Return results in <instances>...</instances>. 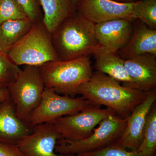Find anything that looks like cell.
Instances as JSON below:
<instances>
[{
  "label": "cell",
  "instance_id": "1",
  "mask_svg": "<svg viewBox=\"0 0 156 156\" xmlns=\"http://www.w3.org/2000/svg\"><path fill=\"white\" fill-rule=\"evenodd\" d=\"M147 92L122 86L120 82L98 72L79 87L76 95H82L95 105L112 109L120 118L126 119L144 100Z\"/></svg>",
  "mask_w": 156,
  "mask_h": 156
},
{
  "label": "cell",
  "instance_id": "2",
  "mask_svg": "<svg viewBox=\"0 0 156 156\" xmlns=\"http://www.w3.org/2000/svg\"><path fill=\"white\" fill-rule=\"evenodd\" d=\"M52 41L58 60L62 61L93 55L100 47L96 38L95 24L77 11L53 32Z\"/></svg>",
  "mask_w": 156,
  "mask_h": 156
},
{
  "label": "cell",
  "instance_id": "3",
  "mask_svg": "<svg viewBox=\"0 0 156 156\" xmlns=\"http://www.w3.org/2000/svg\"><path fill=\"white\" fill-rule=\"evenodd\" d=\"M39 67L45 88L66 96L76 95L79 87L93 74L89 56L49 62Z\"/></svg>",
  "mask_w": 156,
  "mask_h": 156
},
{
  "label": "cell",
  "instance_id": "4",
  "mask_svg": "<svg viewBox=\"0 0 156 156\" xmlns=\"http://www.w3.org/2000/svg\"><path fill=\"white\" fill-rule=\"evenodd\" d=\"M7 55L18 66H40L49 62L58 60L52 43V34L42 21L34 23Z\"/></svg>",
  "mask_w": 156,
  "mask_h": 156
},
{
  "label": "cell",
  "instance_id": "5",
  "mask_svg": "<svg viewBox=\"0 0 156 156\" xmlns=\"http://www.w3.org/2000/svg\"><path fill=\"white\" fill-rule=\"evenodd\" d=\"M8 89L17 117L27 124L30 115L41 102L45 89L39 66H24Z\"/></svg>",
  "mask_w": 156,
  "mask_h": 156
},
{
  "label": "cell",
  "instance_id": "6",
  "mask_svg": "<svg viewBox=\"0 0 156 156\" xmlns=\"http://www.w3.org/2000/svg\"><path fill=\"white\" fill-rule=\"evenodd\" d=\"M115 114L102 120L99 126L86 139L78 141H68L60 139L55 151L62 154L79 155L98 150L117 142L126 129L127 118L122 119Z\"/></svg>",
  "mask_w": 156,
  "mask_h": 156
},
{
  "label": "cell",
  "instance_id": "7",
  "mask_svg": "<svg viewBox=\"0 0 156 156\" xmlns=\"http://www.w3.org/2000/svg\"><path fill=\"white\" fill-rule=\"evenodd\" d=\"M94 105L83 97L61 95L45 88L41 102L30 115L27 124L33 128L41 124L53 122L61 117L77 113Z\"/></svg>",
  "mask_w": 156,
  "mask_h": 156
},
{
  "label": "cell",
  "instance_id": "8",
  "mask_svg": "<svg viewBox=\"0 0 156 156\" xmlns=\"http://www.w3.org/2000/svg\"><path fill=\"white\" fill-rule=\"evenodd\" d=\"M114 114L112 109H101L94 105L77 113L61 117L53 123L62 139L78 141L89 137L102 120Z\"/></svg>",
  "mask_w": 156,
  "mask_h": 156
},
{
  "label": "cell",
  "instance_id": "9",
  "mask_svg": "<svg viewBox=\"0 0 156 156\" xmlns=\"http://www.w3.org/2000/svg\"><path fill=\"white\" fill-rule=\"evenodd\" d=\"M60 139L53 122L44 123L33 127L17 145L25 156H77L56 153V147Z\"/></svg>",
  "mask_w": 156,
  "mask_h": 156
},
{
  "label": "cell",
  "instance_id": "10",
  "mask_svg": "<svg viewBox=\"0 0 156 156\" xmlns=\"http://www.w3.org/2000/svg\"><path fill=\"white\" fill-rule=\"evenodd\" d=\"M135 2L121 3L112 0H81L76 11L94 24L117 19L133 21L135 20L133 14Z\"/></svg>",
  "mask_w": 156,
  "mask_h": 156
},
{
  "label": "cell",
  "instance_id": "11",
  "mask_svg": "<svg viewBox=\"0 0 156 156\" xmlns=\"http://www.w3.org/2000/svg\"><path fill=\"white\" fill-rule=\"evenodd\" d=\"M156 100L154 89L148 92L144 100L133 109L127 118L126 129L115 144L131 151H136L139 148L143 139L147 117Z\"/></svg>",
  "mask_w": 156,
  "mask_h": 156
},
{
  "label": "cell",
  "instance_id": "12",
  "mask_svg": "<svg viewBox=\"0 0 156 156\" xmlns=\"http://www.w3.org/2000/svg\"><path fill=\"white\" fill-rule=\"evenodd\" d=\"M126 19L112 20L95 24V33L99 45L105 50L117 53L131 38L134 24Z\"/></svg>",
  "mask_w": 156,
  "mask_h": 156
},
{
  "label": "cell",
  "instance_id": "13",
  "mask_svg": "<svg viewBox=\"0 0 156 156\" xmlns=\"http://www.w3.org/2000/svg\"><path fill=\"white\" fill-rule=\"evenodd\" d=\"M125 67L131 83L124 86L145 92L156 88L155 55L144 54L126 59Z\"/></svg>",
  "mask_w": 156,
  "mask_h": 156
},
{
  "label": "cell",
  "instance_id": "14",
  "mask_svg": "<svg viewBox=\"0 0 156 156\" xmlns=\"http://www.w3.org/2000/svg\"><path fill=\"white\" fill-rule=\"evenodd\" d=\"M32 129L17 117L10 97L0 102V142L17 145Z\"/></svg>",
  "mask_w": 156,
  "mask_h": 156
},
{
  "label": "cell",
  "instance_id": "15",
  "mask_svg": "<svg viewBox=\"0 0 156 156\" xmlns=\"http://www.w3.org/2000/svg\"><path fill=\"white\" fill-rule=\"evenodd\" d=\"M117 53L125 60L144 54L156 56V30L150 28L140 20L136 21L128 44Z\"/></svg>",
  "mask_w": 156,
  "mask_h": 156
},
{
  "label": "cell",
  "instance_id": "16",
  "mask_svg": "<svg viewBox=\"0 0 156 156\" xmlns=\"http://www.w3.org/2000/svg\"><path fill=\"white\" fill-rule=\"evenodd\" d=\"M95 66L98 72L105 74L124 84L131 83V80L126 72L125 59L116 52L99 47L93 54Z\"/></svg>",
  "mask_w": 156,
  "mask_h": 156
},
{
  "label": "cell",
  "instance_id": "17",
  "mask_svg": "<svg viewBox=\"0 0 156 156\" xmlns=\"http://www.w3.org/2000/svg\"><path fill=\"white\" fill-rule=\"evenodd\" d=\"M43 11L42 21L53 33L65 19L76 11L69 0H39Z\"/></svg>",
  "mask_w": 156,
  "mask_h": 156
},
{
  "label": "cell",
  "instance_id": "18",
  "mask_svg": "<svg viewBox=\"0 0 156 156\" xmlns=\"http://www.w3.org/2000/svg\"><path fill=\"white\" fill-rule=\"evenodd\" d=\"M34 24L28 19L9 20L0 24V51L8 54Z\"/></svg>",
  "mask_w": 156,
  "mask_h": 156
},
{
  "label": "cell",
  "instance_id": "19",
  "mask_svg": "<svg viewBox=\"0 0 156 156\" xmlns=\"http://www.w3.org/2000/svg\"><path fill=\"white\" fill-rule=\"evenodd\" d=\"M156 107L154 104L147 117L142 142L136 151L144 156H156Z\"/></svg>",
  "mask_w": 156,
  "mask_h": 156
},
{
  "label": "cell",
  "instance_id": "20",
  "mask_svg": "<svg viewBox=\"0 0 156 156\" xmlns=\"http://www.w3.org/2000/svg\"><path fill=\"white\" fill-rule=\"evenodd\" d=\"M134 19L151 29H156V0H137L133 10Z\"/></svg>",
  "mask_w": 156,
  "mask_h": 156
},
{
  "label": "cell",
  "instance_id": "21",
  "mask_svg": "<svg viewBox=\"0 0 156 156\" xmlns=\"http://www.w3.org/2000/svg\"><path fill=\"white\" fill-rule=\"evenodd\" d=\"M20 70L7 54L0 51V89L8 88L16 80Z\"/></svg>",
  "mask_w": 156,
  "mask_h": 156
},
{
  "label": "cell",
  "instance_id": "22",
  "mask_svg": "<svg viewBox=\"0 0 156 156\" xmlns=\"http://www.w3.org/2000/svg\"><path fill=\"white\" fill-rule=\"evenodd\" d=\"M27 18L25 11L16 0H0V24L9 20Z\"/></svg>",
  "mask_w": 156,
  "mask_h": 156
},
{
  "label": "cell",
  "instance_id": "23",
  "mask_svg": "<svg viewBox=\"0 0 156 156\" xmlns=\"http://www.w3.org/2000/svg\"><path fill=\"white\" fill-rule=\"evenodd\" d=\"M82 156H144L137 151H128L115 144H112L98 150L79 155Z\"/></svg>",
  "mask_w": 156,
  "mask_h": 156
},
{
  "label": "cell",
  "instance_id": "24",
  "mask_svg": "<svg viewBox=\"0 0 156 156\" xmlns=\"http://www.w3.org/2000/svg\"><path fill=\"white\" fill-rule=\"evenodd\" d=\"M25 11L27 17L34 23L42 21L43 15L39 0H16Z\"/></svg>",
  "mask_w": 156,
  "mask_h": 156
},
{
  "label": "cell",
  "instance_id": "25",
  "mask_svg": "<svg viewBox=\"0 0 156 156\" xmlns=\"http://www.w3.org/2000/svg\"><path fill=\"white\" fill-rule=\"evenodd\" d=\"M0 156H25L17 144L0 142Z\"/></svg>",
  "mask_w": 156,
  "mask_h": 156
},
{
  "label": "cell",
  "instance_id": "26",
  "mask_svg": "<svg viewBox=\"0 0 156 156\" xmlns=\"http://www.w3.org/2000/svg\"><path fill=\"white\" fill-rule=\"evenodd\" d=\"M10 97L8 88L0 89V102Z\"/></svg>",
  "mask_w": 156,
  "mask_h": 156
},
{
  "label": "cell",
  "instance_id": "27",
  "mask_svg": "<svg viewBox=\"0 0 156 156\" xmlns=\"http://www.w3.org/2000/svg\"><path fill=\"white\" fill-rule=\"evenodd\" d=\"M112 1L121 3H131L136 2L137 0H112Z\"/></svg>",
  "mask_w": 156,
  "mask_h": 156
},
{
  "label": "cell",
  "instance_id": "28",
  "mask_svg": "<svg viewBox=\"0 0 156 156\" xmlns=\"http://www.w3.org/2000/svg\"><path fill=\"white\" fill-rule=\"evenodd\" d=\"M70 2L71 3L73 6H74L76 9L77 7L79 5L80 3L81 0H69Z\"/></svg>",
  "mask_w": 156,
  "mask_h": 156
},
{
  "label": "cell",
  "instance_id": "29",
  "mask_svg": "<svg viewBox=\"0 0 156 156\" xmlns=\"http://www.w3.org/2000/svg\"><path fill=\"white\" fill-rule=\"evenodd\" d=\"M77 156H80V155H77Z\"/></svg>",
  "mask_w": 156,
  "mask_h": 156
},
{
  "label": "cell",
  "instance_id": "30",
  "mask_svg": "<svg viewBox=\"0 0 156 156\" xmlns=\"http://www.w3.org/2000/svg\"></svg>",
  "mask_w": 156,
  "mask_h": 156
}]
</instances>
